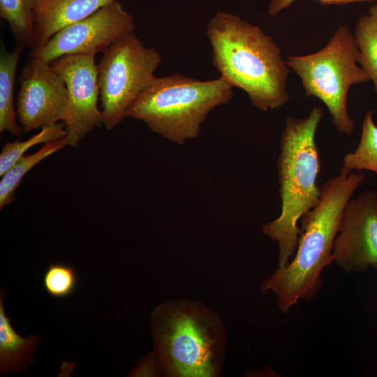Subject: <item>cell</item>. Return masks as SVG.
Returning <instances> with one entry per match:
<instances>
[{
	"mask_svg": "<svg viewBox=\"0 0 377 377\" xmlns=\"http://www.w3.org/2000/svg\"><path fill=\"white\" fill-rule=\"evenodd\" d=\"M66 135L65 126L61 123H56L41 128L40 132L24 141L7 142L0 154V176L6 172L29 148L38 144L64 138Z\"/></svg>",
	"mask_w": 377,
	"mask_h": 377,
	"instance_id": "obj_19",
	"label": "cell"
},
{
	"mask_svg": "<svg viewBox=\"0 0 377 377\" xmlns=\"http://www.w3.org/2000/svg\"><path fill=\"white\" fill-rule=\"evenodd\" d=\"M206 34L212 63L231 87L240 88L253 107L263 111L280 108L289 100V67L272 38L239 16L218 11Z\"/></svg>",
	"mask_w": 377,
	"mask_h": 377,
	"instance_id": "obj_1",
	"label": "cell"
},
{
	"mask_svg": "<svg viewBox=\"0 0 377 377\" xmlns=\"http://www.w3.org/2000/svg\"><path fill=\"white\" fill-rule=\"evenodd\" d=\"M135 29L133 16L117 0L63 29L30 54L51 62L65 55L103 53Z\"/></svg>",
	"mask_w": 377,
	"mask_h": 377,
	"instance_id": "obj_8",
	"label": "cell"
},
{
	"mask_svg": "<svg viewBox=\"0 0 377 377\" xmlns=\"http://www.w3.org/2000/svg\"><path fill=\"white\" fill-rule=\"evenodd\" d=\"M333 262L345 272L377 265V192L367 190L350 199L334 239Z\"/></svg>",
	"mask_w": 377,
	"mask_h": 377,
	"instance_id": "obj_11",
	"label": "cell"
},
{
	"mask_svg": "<svg viewBox=\"0 0 377 377\" xmlns=\"http://www.w3.org/2000/svg\"><path fill=\"white\" fill-rule=\"evenodd\" d=\"M232 96V87L221 77L200 80L175 73L156 77L130 106L127 117L142 121L164 139L184 145L196 138L210 112Z\"/></svg>",
	"mask_w": 377,
	"mask_h": 377,
	"instance_id": "obj_5",
	"label": "cell"
},
{
	"mask_svg": "<svg viewBox=\"0 0 377 377\" xmlns=\"http://www.w3.org/2000/svg\"><path fill=\"white\" fill-rule=\"evenodd\" d=\"M364 173L341 168V173L320 188L318 203L303 215L296 253L288 265L277 268L262 284L272 291L280 310L286 313L300 300H310L322 286L320 274L333 263L334 239L344 209L355 191L364 182Z\"/></svg>",
	"mask_w": 377,
	"mask_h": 377,
	"instance_id": "obj_2",
	"label": "cell"
},
{
	"mask_svg": "<svg viewBox=\"0 0 377 377\" xmlns=\"http://www.w3.org/2000/svg\"><path fill=\"white\" fill-rule=\"evenodd\" d=\"M114 1L117 0H36L33 49L43 46L63 29Z\"/></svg>",
	"mask_w": 377,
	"mask_h": 377,
	"instance_id": "obj_12",
	"label": "cell"
},
{
	"mask_svg": "<svg viewBox=\"0 0 377 377\" xmlns=\"http://www.w3.org/2000/svg\"><path fill=\"white\" fill-rule=\"evenodd\" d=\"M68 146L66 137L45 143L37 151L23 155L6 172L0 182V209L15 200V193L24 177L34 167L52 154Z\"/></svg>",
	"mask_w": 377,
	"mask_h": 377,
	"instance_id": "obj_15",
	"label": "cell"
},
{
	"mask_svg": "<svg viewBox=\"0 0 377 377\" xmlns=\"http://www.w3.org/2000/svg\"><path fill=\"white\" fill-rule=\"evenodd\" d=\"M129 376H163L160 361L153 350L143 356L129 373Z\"/></svg>",
	"mask_w": 377,
	"mask_h": 377,
	"instance_id": "obj_21",
	"label": "cell"
},
{
	"mask_svg": "<svg viewBox=\"0 0 377 377\" xmlns=\"http://www.w3.org/2000/svg\"><path fill=\"white\" fill-rule=\"evenodd\" d=\"M36 0H0V17L4 20L17 44L34 47L35 6Z\"/></svg>",
	"mask_w": 377,
	"mask_h": 377,
	"instance_id": "obj_17",
	"label": "cell"
},
{
	"mask_svg": "<svg viewBox=\"0 0 377 377\" xmlns=\"http://www.w3.org/2000/svg\"><path fill=\"white\" fill-rule=\"evenodd\" d=\"M5 291H0V373L18 374L33 362L40 338L30 334L27 338L18 334L11 325V319L6 313L3 304Z\"/></svg>",
	"mask_w": 377,
	"mask_h": 377,
	"instance_id": "obj_13",
	"label": "cell"
},
{
	"mask_svg": "<svg viewBox=\"0 0 377 377\" xmlns=\"http://www.w3.org/2000/svg\"><path fill=\"white\" fill-rule=\"evenodd\" d=\"M97 64L103 125L117 127L140 93L156 77L161 54L147 47L133 33L113 43Z\"/></svg>",
	"mask_w": 377,
	"mask_h": 377,
	"instance_id": "obj_7",
	"label": "cell"
},
{
	"mask_svg": "<svg viewBox=\"0 0 377 377\" xmlns=\"http://www.w3.org/2000/svg\"><path fill=\"white\" fill-rule=\"evenodd\" d=\"M354 37L359 50L358 64L373 82L377 95V2L358 20Z\"/></svg>",
	"mask_w": 377,
	"mask_h": 377,
	"instance_id": "obj_16",
	"label": "cell"
},
{
	"mask_svg": "<svg viewBox=\"0 0 377 377\" xmlns=\"http://www.w3.org/2000/svg\"><path fill=\"white\" fill-rule=\"evenodd\" d=\"M323 115L322 108L315 106L304 118L288 116L280 138L276 164L281 214L262 226L263 233L278 243L279 269L286 267L296 251L299 220L319 200L320 161L315 137Z\"/></svg>",
	"mask_w": 377,
	"mask_h": 377,
	"instance_id": "obj_4",
	"label": "cell"
},
{
	"mask_svg": "<svg viewBox=\"0 0 377 377\" xmlns=\"http://www.w3.org/2000/svg\"><path fill=\"white\" fill-rule=\"evenodd\" d=\"M341 168L350 172L367 170L377 175V126L371 111H367L363 119L357 147L343 156Z\"/></svg>",
	"mask_w": 377,
	"mask_h": 377,
	"instance_id": "obj_18",
	"label": "cell"
},
{
	"mask_svg": "<svg viewBox=\"0 0 377 377\" xmlns=\"http://www.w3.org/2000/svg\"><path fill=\"white\" fill-rule=\"evenodd\" d=\"M154 350L163 376L221 374L227 339L220 316L200 301L171 300L151 313Z\"/></svg>",
	"mask_w": 377,
	"mask_h": 377,
	"instance_id": "obj_3",
	"label": "cell"
},
{
	"mask_svg": "<svg viewBox=\"0 0 377 377\" xmlns=\"http://www.w3.org/2000/svg\"><path fill=\"white\" fill-rule=\"evenodd\" d=\"M43 285L46 293L55 298L71 295L77 285V274L71 265L50 263L43 276Z\"/></svg>",
	"mask_w": 377,
	"mask_h": 377,
	"instance_id": "obj_20",
	"label": "cell"
},
{
	"mask_svg": "<svg viewBox=\"0 0 377 377\" xmlns=\"http://www.w3.org/2000/svg\"><path fill=\"white\" fill-rule=\"evenodd\" d=\"M359 50L347 26L336 29L320 50L302 56H288V67L301 79L307 97L319 98L327 107L333 125L341 133L350 135L354 121L349 117L347 98L349 88L370 81L357 65Z\"/></svg>",
	"mask_w": 377,
	"mask_h": 377,
	"instance_id": "obj_6",
	"label": "cell"
},
{
	"mask_svg": "<svg viewBox=\"0 0 377 377\" xmlns=\"http://www.w3.org/2000/svg\"><path fill=\"white\" fill-rule=\"evenodd\" d=\"M68 92L50 62L30 54L20 76L16 113L24 132L64 121Z\"/></svg>",
	"mask_w": 377,
	"mask_h": 377,
	"instance_id": "obj_10",
	"label": "cell"
},
{
	"mask_svg": "<svg viewBox=\"0 0 377 377\" xmlns=\"http://www.w3.org/2000/svg\"><path fill=\"white\" fill-rule=\"evenodd\" d=\"M96 54L65 55L50 62L65 82L67 108L64 119L68 146L76 147L95 128L103 125L98 107L100 89Z\"/></svg>",
	"mask_w": 377,
	"mask_h": 377,
	"instance_id": "obj_9",
	"label": "cell"
},
{
	"mask_svg": "<svg viewBox=\"0 0 377 377\" xmlns=\"http://www.w3.org/2000/svg\"><path fill=\"white\" fill-rule=\"evenodd\" d=\"M24 47L16 44L10 51L2 48L0 56V132L20 136L22 128L16 121L14 91L17 68Z\"/></svg>",
	"mask_w": 377,
	"mask_h": 377,
	"instance_id": "obj_14",
	"label": "cell"
},
{
	"mask_svg": "<svg viewBox=\"0 0 377 377\" xmlns=\"http://www.w3.org/2000/svg\"><path fill=\"white\" fill-rule=\"evenodd\" d=\"M374 268H376L377 269V265H375L373 266Z\"/></svg>",
	"mask_w": 377,
	"mask_h": 377,
	"instance_id": "obj_23",
	"label": "cell"
},
{
	"mask_svg": "<svg viewBox=\"0 0 377 377\" xmlns=\"http://www.w3.org/2000/svg\"><path fill=\"white\" fill-rule=\"evenodd\" d=\"M295 0H271L268 13L276 16L283 10L290 6ZM322 5H343L355 2L377 1V0H318Z\"/></svg>",
	"mask_w": 377,
	"mask_h": 377,
	"instance_id": "obj_22",
	"label": "cell"
}]
</instances>
